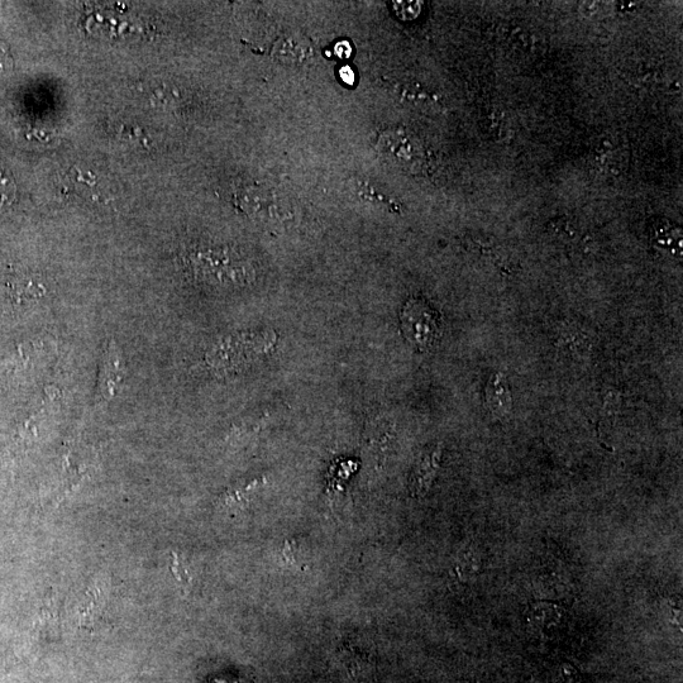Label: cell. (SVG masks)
I'll return each instance as SVG.
<instances>
[{
    "instance_id": "277c9868",
    "label": "cell",
    "mask_w": 683,
    "mask_h": 683,
    "mask_svg": "<svg viewBox=\"0 0 683 683\" xmlns=\"http://www.w3.org/2000/svg\"><path fill=\"white\" fill-rule=\"evenodd\" d=\"M124 380V366L121 350L116 342L111 339L102 353L100 361L97 390L94 396V409L103 410L108 408L121 390Z\"/></svg>"
},
{
    "instance_id": "5bb4252c",
    "label": "cell",
    "mask_w": 683,
    "mask_h": 683,
    "mask_svg": "<svg viewBox=\"0 0 683 683\" xmlns=\"http://www.w3.org/2000/svg\"><path fill=\"white\" fill-rule=\"evenodd\" d=\"M420 6H422V3L420 2H395L394 3V9L396 14L400 16L401 18L405 19H413L415 17H418V14L420 12Z\"/></svg>"
},
{
    "instance_id": "2e32d148",
    "label": "cell",
    "mask_w": 683,
    "mask_h": 683,
    "mask_svg": "<svg viewBox=\"0 0 683 683\" xmlns=\"http://www.w3.org/2000/svg\"><path fill=\"white\" fill-rule=\"evenodd\" d=\"M296 551H298V544H296L295 541H289L285 543L283 549V561L285 565H296Z\"/></svg>"
},
{
    "instance_id": "5b68a950",
    "label": "cell",
    "mask_w": 683,
    "mask_h": 683,
    "mask_svg": "<svg viewBox=\"0 0 683 683\" xmlns=\"http://www.w3.org/2000/svg\"><path fill=\"white\" fill-rule=\"evenodd\" d=\"M85 28L95 35L117 38L135 35L140 23L138 18L116 7L98 6L85 18Z\"/></svg>"
},
{
    "instance_id": "ba28073f",
    "label": "cell",
    "mask_w": 683,
    "mask_h": 683,
    "mask_svg": "<svg viewBox=\"0 0 683 683\" xmlns=\"http://www.w3.org/2000/svg\"><path fill=\"white\" fill-rule=\"evenodd\" d=\"M441 453V448H434L431 452L425 453L415 466L410 479V491L415 498L424 496L431 489L441 463Z\"/></svg>"
},
{
    "instance_id": "7a4b0ae2",
    "label": "cell",
    "mask_w": 683,
    "mask_h": 683,
    "mask_svg": "<svg viewBox=\"0 0 683 683\" xmlns=\"http://www.w3.org/2000/svg\"><path fill=\"white\" fill-rule=\"evenodd\" d=\"M276 341L270 329L229 334L210 347L205 362L217 375L234 374L269 355Z\"/></svg>"
},
{
    "instance_id": "6da1fadb",
    "label": "cell",
    "mask_w": 683,
    "mask_h": 683,
    "mask_svg": "<svg viewBox=\"0 0 683 683\" xmlns=\"http://www.w3.org/2000/svg\"><path fill=\"white\" fill-rule=\"evenodd\" d=\"M184 265L195 280L214 288H238L255 277L250 262L226 248H195L186 253Z\"/></svg>"
},
{
    "instance_id": "4fadbf2b",
    "label": "cell",
    "mask_w": 683,
    "mask_h": 683,
    "mask_svg": "<svg viewBox=\"0 0 683 683\" xmlns=\"http://www.w3.org/2000/svg\"><path fill=\"white\" fill-rule=\"evenodd\" d=\"M171 572H173L175 579L178 580L180 586L183 587V589H190L191 577L189 575L188 570H186L183 561H181L179 554H173V561H171Z\"/></svg>"
},
{
    "instance_id": "7c38bea8",
    "label": "cell",
    "mask_w": 683,
    "mask_h": 683,
    "mask_svg": "<svg viewBox=\"0 0 683 683\" xmlns=\"http://www.w3.org/2000/svg\"><path fill=\"white\" fill-rule=\"evenodd\" d=\"M477 571V558L475 554L465 553L461 554L460 560L457 562L456 572L461 580L470 579Z\"/></svg>"
},
{
    "instance_id": "8fae6325",
    "label": "cell",
    "mask_w": 683,
    "mask_h": 683,
    "mask_svg": "<svg viewBox=\"0 0 683 683\" xmlns=\"http://www.w3.org/2000/svg\"><path fill=\"white\" fill-rule=\"evenodd\" d=\"M17 197V186L12 176L0 167V208L11 205Z\"/></svg>"
},
{
    "instance_id": "3957f363",
    "label": "cell",
    "mask_w": 683,
    "mask_h": 683,
    "mask_svg": "<svg viewBox=\"0 0 683 683\" xmlns=\"http://www.w3.org/2000/svg\"><path fill=\"white\" fill-rule=\"evenodd\" d=\"M377 152L386 164L415 173L424 164V151L417 140L403 131L389 130L377 141Z\"/></svg>"
},
{
    "instance_id": "30bf717a",
    "label": "cell",
    "mask_w": 683,
    "mask_h": 683,
    "mask_svg": "<svg viewBox=\"0 0 683 683\" xmlns=\"http://www.w3.org/2000/svg\"><path fill=\"white\" fill-rule=\"evenodd\" d=\"M338 661L351 676L364 675L372 666L370 654L352 646H345L339 649Z\"/></svg>"
},
{
    "instance_id": "ac0fdd59",
    "label": "cell",
    "mask_w": 683,
    "mask_h": 683,
    "mask_svg": "<svg viewBox=\"0 0 683 683\" xmlns=\"http://www.w3.org/2000/svg\"><path fill=\"white\" fill-rule=\"evenodd\" d=\"M342 80L347 84H352L355 81V76H353V71L350 68H343L341 70Z\"/></svg>"
},
{
    "instance_id": "9a60e30c",
    "label": "cell",
    "mask_w": 683,
    "mask_h": 683,
    "mask_svg": "<svg viewBox=\"0 0 683 683\" xmlns=\"http://www.w3.org/2000/svg\"><path fill=\"white\" fill-rule=\"evenodd\" d=\"M554 683H581V676L571 665H563Z\"/></svg>"
},
{
    "instance_id": "e0dca14e",
    "label": "cell",
    "mask_w": 683,
    "mask_h": 683,
    "mask_svg": "<svg viewBox=\"0 0 683 683\" xmlns=\"http://www.w3.org/2000/svg\"><path fill=\"white\" fill-rule=\"evenodd\" d=\"M351 52V46L348 42H341V44L336 46V54L339 57H348L351 55Z\"/></svg>"
},
{
    "instance_id": "8992f818",
    "label": "cell",
    "mask_w": 683,
    "mask_h": 683,
    "mask_svg": "<svg viewBox=\"0 0 683 683\" xmlns=\"http://www.w3.org/2000/svg\"><path fill=\"white\" fill-rule=\"evenodd\" d=\"M404 334L414 346H431L437 339L438 322L432 309L419 302H410L401 317Z\"/></svg>"
},
{
    "instance_id": "52a82bcc",
    "label": "cell",
    "mask_w": 683,
    "mask_h": 683,
    "mask_svg": "<svg viewBox=\"0 0 683 683\" xmlns=\"http://www.w3.org/2000/svg\"><path fill=\"white\" fill-rule=\"evenodd\" d=\"M312 55V46L303 36L296 33L281 36L272 49L274 59L284 65L303 64Z\"/></svg>"
},
{
    "instance_id": "9c48e42d",
    "label": "cell",
    "mask_w": 683,
    "mask_h": 683,
    "mask_svg": "<svg viewBox=\"0 0 683 683\" xmlns=\"http://www.w3.org/2000/svg\"><path fill=\"white\" fill-rule=\"evenodd\" d=\"M486 400L494 414H508L511 408V398L508 382L504 375L498 374L490 380L486 388Z\"/></svg>"
}]
</instances>
